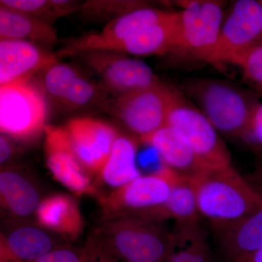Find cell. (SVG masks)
Listing matches in <instances>:
<instances>
[{
	"mask_svg": "<svg viewBox=\"0 0 262 262\" xmlns=\"http://www.w3.org/2000/svg\"><path fill=\"white\" fill-rule=\"evenodd\" d=\"M190 180L198 213L212 231L235 223L262 208V196L232 165L204 170Z\"/></svg>",
	"mask_w": 262,
	"mask_h": 262,
	"instance_id": "obj_1",
	"label": "cell"
},
{
	"mask_svg": "<svg viewBox=\"0 0 262 262\" xmlns=\"http://www.w3.org/2000/svg\"><path fill=\"white\" fill-rule=\"evenodd\" d=\"M91 234L122 262H163L178 242L163 224L131 215L102 219Z\"/></svg>",
	"mask_w": 262,
	"mask_h": 262,
	"instance_id": "obj_2",
	"label": "cell"
},
{
	"mask_svg": "<svg viewBox=\"0 0 262 262\" xmlns=\"http://www.w3.org/2000/svg\"><path fill=\"white\" fill-rule=\"evenodd\" d=\"M182 89L219 133L244 138L258 101L253 96L235 84L214 79H192Z\"/></svg>",
	"mask_w": 262,
	"mask_h": 262,
	"instance_id": "obj_3",
	"label": "cell"
},
{
	"mask_svg": "<svg viewBox=\"0 0 262 262\" xmlns=\"http://www.w3.org/2000/svg\"><path fill=\"white\" fill-rule=\"evenodd\" d=\"M48 98L34 78L0 85V130L14 141L30 142L44 134Z\"/></svg>",
	"mask_w": 262,
	"mask_h": 262,
	"instance_id": "obj_4",
	"label": "cell"
},
{
	"mask_svg": "<svg viewBox=\"0 0 262 262\" xmlns=\"http://www.w3.org/2000/svg\"><path fill=\"white\" fill-rule=\"evenodd\" d=\"M166 125L185 136L205 170L232 165L231 155L219 132L203 113L175 90Z\"/></svg>",
	"mask_w": 262,
	"mask_h": 262,
	"instance_id": "obj_5",
	"label": "cell"
},
{
	"mask_svg": "<svg viewBox=\"0 0 262 262\" xmlns=\"http://www.w3.org/2000/svg\"><path fill=\"white\" fill-rule=\"evenodd\" d=\"M180 175L165 166L141 175L122 187L96 196L101 220L159 206L168 199Z\"/></svg>",
	"mask_w": 262,
	"mask_h": 262,
	"instance_id": "obj_6",
	"label": "cell"
},
{
	"mask_svg": "<svg viewBox=\"0 0 262 262\" xmlns=\"http://www.w3.org/2000/svg\"><path fill=\"white\" fill-rule=\"evenodd\" d=\"M175 90L160 81L117 96L111 108L127 130L141 139L166 125Z\"/></svg>",
	"mask_w": 262,
	"mask_h": 262,
	"instance_id": "obj_7",
	"label": "cell"
},
{
	"mask_svg": "<svg viewBox=\"0 0 262 262\" xmlns=\"http://www.w3.org/2000/svg\"><path fill=\"white\" fill-rule=\"evenodd\" d=\"M224 22L222 3L210 0L184 2L179 12L177 50L208 62Z\"/></svg>",
	"mask_w": 262,
	"mask_h": 262,
	"instance_id": "obj_8",
	"label": "cell"
},
{
	"mask_svg": "<svg viewBox=\"0 0 262 262\" xmlns=\"http://www.w3.org/2000/svg\"><path fill=\"white\" fill-rule=\"evenodd\" d=\"M175 14V12L141 7L110 20L99 32L74 39L56 53L57 56H78L91 51H115L128 38L143 29L171 18Z\"/></svg>",
	"mask_w": 262,
	"mask_h": 262,
	"instance_id": "obj_9",
	"label": "cell"
},
{
	"mask_svg": "<svg viewBox=\"0 0 262 262\" xmlns=\"http://www.w3.org/2000/svg\"><path fill=\"white\" fill-rule=\"evenodd\" d=\"M78 56L99 77L103 87L117 97L160 82L149 66L125 53L97 51Z\"/></svg>",
	"mask_w": 262,
	"mask_h": 262,
	"instance_id": "obj_10",
	"label": "cell"
},
{
	"mask_svg": "<svg viewBox=\"0 0 262 262\" xmlns=\"http://www.w3.org/2000/svg\"><path fill=\"white\" fill-rule=\"evenodd\" d=\"M262 43V8L256 0H238L224 20L208 63H229L236 55Z\"/></svg>",
	"mask_w": 262,
	"mask_h": 262,
	"instance_id": "obj_11",
	"label": "cell"
},
{
	"mask_svg": "<svg viewBox=\"0 0 262 262\" xmlns=\"http://www.w3.org/2000/svg\"><path fill=\"white\" fill-rule=\"evenodd\" d=\"M64 127L81 165L89 174L97 176L111 152L119 131L107 122L92 117H76Z\"/></svg>",
	"mask_w": 262,
	"mask_h": 262,
	"instance_id": "obj_12",
	"label": "cell"
},
{
	"mask_svg": "<svg viewBox=\"0 0 262 262\" xmlns=\"http://www.w3.org/2000/svg\"><path fill=\"white\" fill-rule=\"evenodd\" d=\"M44 136L46 165L53 177L77 195L94 196V182L77 160L65 127L47 125Z\"/></svg>",
	"mask_w": 262,
	"mask_h": 262,
	"instance_id": "obj_13",
	"label": "cell"
},
{
	"mask_svg": "<svg viewBox=\"0 0 262 262\" xmlns=\"http://www.w3.org/2000/svg\"><path fill=\"white\" fill-rule=\"evenodd\" d=\"M40 73L46 97L66 110L86 107L101 98L99 88L73 66L58 61Z\"/></svg>",
	"mask_w": 262,
	"mask_h": 262,
	"instance_id": "obj_14",
	"label": "cell"
},
{
	"mask_svg": "<svg viewBox=\"0 0 262 262\" xmlns=\"http://www.w3.org/2000/svg\"><path fill=\"white\" fill-rule=\"evenodd\" d=\"M67 242L30 220L5 218L2 225L0 251L18 262L37 261Z\"/></svg>",
	"mask_w": 262,
	"mask_h": 262,
	"instance_id": "obj_15",
	"label": "cell"
},
{
	"mask_svg": "<svg viewBox=\"0 0 262 262\" xmlns=\"http://www.w3.org/2000/svg\"><path fill=\"white\" fill-rule=\"evenodd\" d=\"M56 54L32 42L0 40V85L34 78L58 61Z\"/></svg>",
	"mask_w": 262,
	"mask_h": 262,
	"instance_id": "obj_16",
	"label": "cell"
},
{
	"mask_svg": "<svg viewBox=\"0 0 262 262\" xmlns=\"http://www.w3.org/2000/svg\"><path fill=\"white\" fill-rule=\"evenodd\" d=\"M35 179L19 167L8 165L0 171V204L6 219L29 220L42 200Z\"/></svg>",
	"mask_w": 262,
	"mask_h": 262,
	"instance_id": "obj_17",
	"label": "cell"
},
{
	"mask_svg": "<svg viewBox=\"0 0 262 262\" xmlns=\"http://www.w3.org/2000/svg\"><path fill=\"white\" fill-rule=\"evenodd\" d=\"M140 141L152 147L164 165L179 175L192 179L206 170L187 138L176 127L165 125Z\"/></svg>",
	"mask_w": 262,
	"mask_h": 262,
	"instance_id": "obj_18",
	"label": "cell"
},
{
	"mask_svg": "<svg viewBox=\"0 0 262 262\" xmlns=\"http://www.w3.org/2000/svg\"><path fill=\"white\" fill-rule=\"evenodd\" d=\"M36 222L67 241H75L84 230V222L77 202L68 194H50L42 198Z\"/></svg>",
	"mask_w": 262,
	"mask_h": 262,
	"instance_id": "obj_19",
	"label": "cell"
},
{
	"mask_svg": "<svg viewBox=\"0 0 262 262\" xmlns=\"http://www.w3.org/2000/svg\"><path fill=\"white\" fill-rule=\"evenodd\" d=\"M222 262L262 249V208L242 220L213 231Z\"/></svg>",
	"mask_w": 262,
	"mask_h": 262,
	"instance_id": "obj_20",
	"label": "cell"
},
{
	"mask_svg": "<svg viewBox=\"0 0 262 262\" xmlns=\"http://www.w3.org/2000/svg\"><path fill=\"white\" fill-rule=\"evenodd\" d=\"M131 215L163 224L172 220L177 226L192 225L201 220L196 207L195 194L190 179L180 176L168 199L159 206L133 212Z\"/></svg>",
	"mask_w": 262,
	"mask_h": 262,
	"instance_id": "obj_21",
	"label": "cell"
},
{
	"mask_svg": "<svg viewBox=\"0 0 262 262\" xmlns=\"http://www.w3.org/2000/svg\"><path fill=\"white\" fill-rule=\"evenodd\" d=\"M137 149L135 137L120 133L106 163L96 176L97 182H94L95 190L99 184L110 188V191L114 190L140 177L136 165Z\"/></svg>",
	"mask_w": 262,
	"mask_h": 262,
	"instance_id": "obj_22",
	"label": "cell"
},
{
	"mask_svg": "<svg viewBox=\"0 0 262 262\" xmlns=\"http://www.w3.org/2000/svg\"><path fill=\"white\" fill-rule=\"evenodd\" d=\"M179 13L161 23L155 24L132 36L115 51L136 56L163 55L177 49Z\"/></svg>",
	"mask_w": 262,
	"mask_h": 262,
	"instance_id": "obj_23",
	"label": "cell"
},
{
	"mask_svg": "<svg viewBox=\"0 0 262 262\" xmlns=\"http://www.w3.org/2000/svg\"><path fill=\"white\" fill-rule=\"evenodd\" d=\"M13 39L40 46L56 44L58 35L51 25L0 6V40Z\"/></svg>",
	"mask_w": 262,
	"mask_h": 262,
	"instance_id": "obj_24",
	"label": "cell"
},
{
	"mask_svg": "<svg viewBox=\"0 0 262 262\" xmlns=\"http://www.w3.org/2000/svg\"><path fill=\"white\" fill-rule=\"evenodd\" d=\"M178 242L163 262H214L206 232L200 222L177 226Z\"/></svg>",
	"mask_w": 262,
	"mask_h": 262,
	"instance_id": "obj_25",
	"label": "cell"
},
{
	"mask_svg": "<svg viewBox=\"0 0 262 262\" xmlns=\"http://www.w3.org/2000/svg\"><path fill=\"white\" fill-rule=\"evenodd\" d=\"M0 6L51 25L64 16L59 0H1Z\"/></svg>",
	"mask_w": 262,
	"mask_h": 262,
	"instance_id": "obj_26",
	"label": "cell"
},
{
	"mask_svg": "<svg viewBox=\"0 0 262 262\" xmlns=\"http://www.w3.org/2000/svg\"><path fill=\"white\" fill-rule=\"evenodd\" d=\"M146 6L139 1H115V0H91L81 3L79 11L91 17L107 18L111 20L132 10Z\"/></svg>",
	"mask_w": 262,
	"mask_h": 262,
	"instance_id": "obj_27",
	"label": "cell"
},
{
	"mask_svg": "<svg viewBox=\"0 0 262 262\" xmlns=\"http://www.w3.org/2000/svg\"><path fill=\"white\" fill-rule=\"evenodd\" d=\"M228 63L241 67L245 77L254 87H262V44L241 52Z\"/></svg>",
	"mask_w": 262,
	"mask_h": 262,
	"instance_id": "obj_28",
	"label": "cell"
},
{
	"mask_svg": "<svg viewBox=\"0 0 262 262\" xmlns=\"http://www.w3.org/2000/svg\"><path fill=\"white\" fill-rule=\"evenodd\" d=\"M242 140L262 152V103L257 102L253 106L247 130Z\"/></svg>",
	"mask_w": 262,
	"mask_h": 262,
	"instance_id": "obj_29",
	"label": "cell"
},
{
	"mask_svg": "<svg viewBox=\"0 0 262 262\" xmlns=\"http://www.w3.org/2000/svg\"><path fill=\"white\" fill-rule=\"evenodd\" d=\"M34 262H87L83 248L78 249L69 244L58 246Z\"/></svg>",
	"mask_w": 262,
	"mask_h": 262,
	"instance_id": "obj_30",
	"label": "cell"
},
{
	"mask_svg": "<svg viewBox=\"0 0 262 262\" xmlns=\"http://www.w3.org/2000/svg\"><path fill=\"white\" fill-rule=\"evenodd\" d=\"M87 262H122L103 247L92 234L83 248Z\"/></svg>",
	"mask_w": 262,
	"mask_h": 262,
	"instance_id": "obj_31",
	"label": "cell"
},
{
	"mask_svg": "<svg viewBox=\"0 0 262 262\" xmlns=\"http://www.w3.org/2000/svg\"><path fill=\"white\" fill-rule=\"evenodd\" d=\"M16 154L15 141L8 136L0 135V164L1 168L9 165Z\"/></svg>",
	"mask_w": 262,
	"mask_h": 262,
	"instance_id": "obj_32",
	"label": "cell"
},
{
	"mask_svg": "<svg viewBox=\"0 0 262 262\" xmlns=\"http://www.w3.org/2000/svg\"><path fill=\"white\" fill-rule=\"evenodd\" d=\"M246 179L254 188L255 190L262 196V152H258V158L254 169Z\"/></svg>",
	"mask_w": 262,
	"mask_h": 262,
	"instance_id": "obj_33",
	"label": "cell"
},
{
	"mask_svg": "<svg viewBox=\"0 0 262 262\" xmlns=\"http://www.w3.org/2000/svg\"><path fill=\"white\" fill-rule=\"evenodd\" d=\"M229 262H262V249L239 256Z\"/></svg>",
	"mask_w": 262,
	"mask_h": 262,
	"instance_id": "obj_34",
	"label": "cell"
},
{
	"mask_svg": "<svg viewBox=\"0 0 262 262\" xmlns=\"http://www.w3.org/2000/svg\"><path fill=\"white\" fill-rule=\"evenodd\" d=\"M0 262H18L14 258L10 257L3 251H0Z\"/></svg>",
	"mask_w": 262,
	"mask_h": 262,
	"instance_id": "obj_35",
	"label": "cell"
},
{
	"mask_svg": "<svg viewBox=\"0 0 262 262\" xmlns=\"http://www.w3.org/2000/svg\"><path fill=\"white\" fill-rule=\"evenodd\" d=\"M255 90L262 95V87H254Z\"/></svg>",
	"mask_w": 262,
	"mask_h": 262,
	"instance_id": "obj_36",
	"label": "cell"
},
{
	"mask_svg": "<svg viewBox=\"0 0 262 262\" xmlns=\"http://www.w3.org/2000/svg\"><path fill=\"white\" fill-rule=\"evenodd\" d=\"M258 2H259L260 5H261V8H262V0H260V1H258ZM261 44H262V43H261Z\"/></svg>",
	"mask_w": 262,
	"mask_h": 262,
	"instance_id": "obj_37",
	"label": "cell"
}]
</instances>
